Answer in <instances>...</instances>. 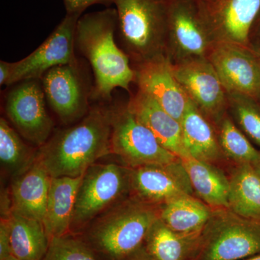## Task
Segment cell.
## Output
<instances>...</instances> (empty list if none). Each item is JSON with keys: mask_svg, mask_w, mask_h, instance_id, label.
Wrapping results in <instances>:
<instances>
[{"mask_svg": "<svg viewBox=\"0 0 260 260\" xmlns=\"http://www.w3.org/2000/svg\"><path fill=\"white\" fill-rule=\"evenodd\" d=\"M41 81L48 105L61 123L75 124L88 114L93 86L79 61L49 70Z\"/></svg>", "mask_w": 260, "mask_h": 260, "instance_id": "cell-9", "label": "cell"}, {"mask_svg": "<svg viewBox=\"0 0 260 260\" xmlns=\"http://www.w3.org/2000/svg\"><path fill=\"white\" fill-rule=\"evenodd\" d=\"M80 16L67 15L54 31L26 57L13 62V71L8 86L23 80L42 79L55 67L73 64L75 55V30Z\"/></svg>", "mask_w": 260, "mask_h": 260, "instance_id": "cell-11", "label": "cell"}, {"mask_svg": "<svg viewBox=\"0 0 260 260\" xmlns=\"http://www.w3.org/2000/svg\"><path fill=\"white\" fill-rule=\"evenodd\" d=\"M34 148L25 144L9 122L0 119V160L2 167L15 177L25 172L37 157Z\"/></svg>", "mask_w": 260, "mask_h": 260, "instance_id": "cell-26", "label": "cell"}, {"mask_svg": "<svg viewBox=\"0 0 260 260\" xmlns=\"http://www.w3.org/2000/svg\"><path fill=\"white\" fill-rule=\"evenodd\" d=\"M2 260H23L19 259V258L16 257V256L13 255L8 256V257L5 258V259Z\"/></svg>", "mask_w": 260, "mask_h": 260, "instance_id": "cell-37", "label": "cell"}, {"mask_svg": "<svg viewBox=\"0 0 260 260\" xmlns=\"http://www.w3.org/2000/svg\"><path fill=\"white\" fill-rule=\"evenodd\" d=\"M10 86L5 95L7 117L19 134L40 148L50 138L54 128V123L47 112L42 81L23 80Z\"/></svg>", "mask_w": 260, "mask_h": 260, "instance_id": "cell-8", "label": "cell"}, {"mask_svg": "<svg viewBox=\"0 0 260 260\" xmlns=\"http://www.w3.org/2000/svg\"><path fill=\"white\" fill-rule=\"evenodd\" d=\"M110 107L111 152L128 167L135 169L179 159L160 145L153 133L131 112L127 104Z\"/></svg>", "mask_w": 260, "mask_h": 260, "instance_id": "cell-7", "label": "cell"}, {"mask_svg": "<svg viewBox=\"0 0 260 260\" xmlns=\"http://www.w3.org/2000/svg\"><path fill=\"white\" fill-rule=\"evenodd\" d=\"M43 260L99 259L83 239L68 234L51 239Z\"/></svg>", "mask_w": 260, "mask_h": 260, "instance_id": "cell-29", "label": "cell"}, {"mask_svg": "<svg viewBox=\"0 0 260 260\" xmlns=\"http://www.w3.org/2000/svg\"><path fill=\"white\" fill-rule=\"evenodd\" d=\"M51 181L47 169L36 158L25 172L15 177L12 185L11 211L43 223Z\"/></svg>", "mask_w": 260, "mask_h": 260, "instance_id": "cell-18", "label": "cell"}, {"mask_svg": "<svg viewBox=\"0 0 260 260\" xmlns=\"http://www.w3.org/2000/svg\"><path fill=\"white\" fill-rule=\"evenodd\" d=\"M228 102L240 129L260 148V103L235 94H228Z\"/></svg>", "mask_w": 260, "mask_h": 260, "instance_id": "cell-28", "label": "cell"}, {"mask_svg": "<svg viewBox=\"0 0 260 260\" xmlns=\"http://www.w3.org/2000/svg\"><path fill=\"white\" fill-rule=\"evenodd\" d=\"M200 238L201 235L174 232L159 218L149 231L143 246L154 260H194Z\"/></svg>", "mask_w": 260, "mask_h": 260, "instance_id": "cell-22", "label": "cell"}, {"mask_svg": "<svg viewBox=\"0 0 260 260\" xmlns=\"http://www.w3.org/2000/svg\"><path fill=\"white\" fill-rule=\"evenodd\" d=\"M250 42L251 47H252V44L260 43V13L255 22H254L252 29H251Z\"/></svg>", "mask_w": 260, "mask_h": 260, "instance_id": "cell-34", "label": "cell"}, {"mask_svg": "<svg viewBox=\"0 0 260 260\" xmlns=\"http://www.w3.org/2000/svg\"><path fill=\"white\" fill-rule=\"evenodd\" d=\"M12 255L23 260H43L49 245L42 221L11 211L7 216Z\"/></svg>", "mask_w": 260, "mask_h": 260, "instance_id": "cell-21", "label": "cell"}, {"mask_svg": "<svg viewBox=\"0 0 260 260\" xmlns=\"http://www.w3.org/2000/svg\"><path fill=\"white\" fill-rule=\"evenodd\" d=\"M193 190L205 203L219 209H229V179L210 162L189 157L181 159Z\"/></svg>", "mask_w": 260, "mask_h": 260, "instance_id": "cell-24", "label": "cell"}, {"mask_svg": "<svg viewBox=\"0 0 260 260\" xmlns=\"http://www.w3.org/2000/svg\"><path fill=\"white\" fill-rule=\"evenodd\" d=\"M117 13L107 9L80 17L75 30V49L88 60L93 73L91 100L112 101L114 89L129 92L135 71L129 57L116 42Z\"/></svg>", "mask_w": 260, "mask_h": 260, "instance_id": "cell-2", "label": "cell"}, {"mask_svg": "<svg viewBox=\"0 0 260 260\" xmlns=\"http://www.w3.org/2000/svg\"><path fill=\"white\" fill-rule=\"evenodd\" d=\"M253 166H254V169H256V172L258 173L260 177V162Z\"/></svg>", "mask_w": 260, "mask_h": 260, "instance_id": "cell-38", "label": "cell"}, {"mask_svg": "<svg viewBox=\"0 0 260 260\" xmlns=\"http://www.w3.org/2000/svg\"><path fill=\"white\" fill-rule=\"evenodd\" d=\"M110 105L97 103L74 125L59 130L39 148L36 158L52 178L79 177L111 152Z\"/></svg>", "mask_w": 260, "mask_h": 260, "instance_id": "cell-1", "label": "cell"}, {"mask_svg": "<svg viewBox=\"0 0 260 260\" xmlns=\"http://www.w3.org/2000/svg\"><path fill=\"white\" fill-rule=\"evenodd\" d=\"M129 185L138 198L148 204L162 205L179 197L194 193L181 158L168 164L132 169Z\"/></svg>", "mask_w": 260, "mask_h": 260, "instance_id": "cell-15", "label": "cell"}, {"mask_svg": "<svg viewBox=\"0 0 260 260\" xmlns=\"http://www.w3.org/2000/svg\"><path fill=\"white\" fill-rule=\"evenodd\" d=\"M260 253V221L233 212L213 213L194 260H244Z\"/></svg>", "mask_w": 260, "mask_h": 260, "instance_id": "cell-5", "label": "cell"}, {"mask_svg": "<svg viewBox=\"0 0 260 260\" xmlns=\"http://www.w3.org/2000/svg\"><path fill=\"white\" fill-rule=\"evenodd\" d=\"M83 176L51 177L43 224L49 242L68 235L72 229L77 194Z\"/></svg>", "mask_w": 260, "mask_h": 260, "instance_id": "cell-19", "label": "cell"}, {"mask_svg": "<svg viewBox=\"0 0 260 260\" xmlns=\"http://www.w3.org/2000/svg\"><path fill=\"white\" fill-rule=\"evenodd\" d=\"M13 71V62L0 61V85H7L9 83Z\"/></svg>", "mask_w": 260, "mask_h": 260, "instance_id": "cell-32", "label": "cell"}, {"mask_svg": "<svg viewBox=\"0 0 260 260\" xmlns=\"http://www.w3.org/2000/svg\"><path fill=\"white\" fill-rule=\"evenodd\" d=\"M12 255L9 230L6 219L2 218L0 224V260Z\"/></svg>", "mask_w": 260, "mask_h": 260, "instance_id": "cell-31", "label": "cell"}, {"mask_svg": "<svg viewBox=\"0 0 260 260\" xmlns=\"http://www.w3.org/2000/svg\"><path fill=\"white\" fill-rule=\"evenodd\" d=\"M121 48L135 64L165 54L167 13L164 0H113Z\"/></svg>", "mask_w": 260, "mask_h": 260, "instance_id": "cell-4", "label": "cell"}, {"mask_svg": "<svg viewBox=\"0 0 260 260\" xmlns=\"http://www.w3.org/2000/svg\"><path fill=\"white\" fill-rule=\"evenodd\" d=\"M228 94L260 103V62L252 48L215 42L208 56Z\"/></svg>", "mask_w": 260, "mask_h": 260, "instance_id": "cell-12", "label": "cell"}, {"mask_svg": "<svg viewBox=\"0 0 260 260\" xmlns=\"http://www.w3.org/2000/svg\"><path fill=\"white\" fill-rule=\"evenodd\" d=\"M166 55L173 63L207 58L215 44L201 1L168 0Z\"/></svg>", "mask_w": 260, "mask_h": 260, "instance_id": "cell-6", "label": "cell"}, {"mask_svg": "<svg viewBox=\"0 0 260 260\" xmlns=\"http://www.w3.org/2000/svg\"><path fill=\"white\" fill-rule=\"evenodd\" d=\"M215 42L252 48L251 29L260 13V0H201Z\"/></svg>", "mask_w": 260, "mask_h": 260, "instance_id": "cell-14", "label": "cell"}, {"mask_svg": "<svg viewBox=\"0 0 260 260\" xmlns=\"http://www.w3.org/2000/svg\"><path fill=\"white\" fill-rule=\"evenodd\" d=\"M210 119L189 100L181 121L184 145L191 158L210 162L223 153Z\"/></svg>", "mask_w": 260, "mask_h": 260, "instance_id": "cell-20", "label": "cell"}, {"mask_svg": "<svg viewBox=\"0 0 260 260\" xmlns=\"http://www.w3.org/2000/svg\"><path fill=\"white\" fill-rule=\"evenodd\" d=\"M218 137L222 150L239 164L255 165L260 162V150L254 148L246 135L226 113L218 121Z\"/></svg>", "mask_w": 260, "mask_h": 260, "instance_id": "cell-27", "label": "cell"}, {"mask_svg": "<svg viewBox=\"0 0 260 260\" xmlns=\"http://www.w3.org/2000/svg\"><path fill=\"white\" fill-rule=\"evenodd\" d=\"M64 3L67 15L80 16L89 7L98 4L109 5L112 4L113 0H64Z\"/></svg>", "mask_w": 260, "mask_h": 260, "instance_id": "cell-30", "label": "cell"}, {"mask_svg": "<svg viewBox=\"0 0 260 260\" xmlns=\"http://www.w3.org/2000/svg\"><path fill=\"white\" fill-rule=\"evenodd\" d=\"M252 49L255 53L256 56H257L260 62V43L259 44H252Z\"/></svg>", "mask_w": 260, "mask_h": 260, "instance_id": "cell-35", "label": "cell"}, {"mask_svg": "<svg viewBox=\"0 0 260 260\" xmlns=\"http://www.w3.org/2000/svg\"><path fill=\"white\" fill-rule=\"evenodd\" d=\"M159 218L160 211L151 204L126 202L99 219L83 240L106 259L122 260L143 246Z\"/></svg>", "mask_w": 260, "mask_h": 260, "instance_id": "cell-3", "label": "cell"}, {"mask_svg": "<svg viewBox=\"0 0 260 260\" xmlns=\"http://www.w3.org/2000/svg\"><path fill=\"white\" fill-rule=\"evenodd\" d=\"M127 106L137 119L153 133L162 147L178 158L190 157L184 145L181 122L166 112L153 98L138 90L130 96Z\"/></svg>", "mask_w": 260, "mask_h": 260, "instance_id": "cell-17", "label": "cell"}, {"mask_svg": "<svg viewBox=\"0 0 260 260\" xmlns=\"http://www.w3.org/2000/svg\"><path fill=\"white\" fill-rule=\"evenodd\" d=\"M129 172L115 164L89 167L77 194L72 229L83 226L119 200L129 185Z\"/></svg>", "mask_w": 260, "mask_h": 260, "instance_id": "cell-10", "label": "cell"}, {"mask_svg": "<svg viewBox=\"0 0 260 260\" xmlns=\"http://www.w3.org/2000/svg\"><path fill=\"white\" fill-rule=\"evenodd\" d=\"M213 213L206 203L196 199L193 195H184L162 204L160 219L174 232L200 236Z\"/></svg>", "mask_w": 260, "mask_h": 260, "instance_id": "cell-23", "label": "cell"}, {"mask_svg": "<svg viewBox=\"0 0 260 260\" xmlns=\"http://www.w3.org/2000/svg\"><path fill=\"white\" fill-rule=\"evenodd\" d=\"M229 203L233 213L260 221V177L252 164H239L233 173Z\"/></svg>", "mask_w": 260, "mask_h": 260, "instance_id": "cell-25", "label": "cell"}, {"mask_svg": "<svg viewBox=\"0 0 260 260\" xmlns=\"http://www.w3.org/2000/svg\"><path fill=\"white\" fill-rule=\"evenodd\" d=\"M244 260H260V253L259 254H256V255L251 256V257L247 258Z\"/></svg>", "mask_w": 260, "mask_h": 260, "instance_id": "cell-36", "label": "cell"}, {"mask_svg": "<svg viewBox=\"0 0 260 260\" xmlns=\"http://www.w3.org/2000/svg\"><path fill=\"white\" fill-rule=\"evenodd\" d=\"M138 90L153 98L171 116L181 122L189 99L174 76L173 62L166 54L136 64Z\"/></svg>", "mask_w": 260, "mask_h": 260, "instance_id": "cell-16", "label": "cell"}, {"mask_svg": "<svg viewBox=\"0 0 260 260\" xmlns=\"http://www.w3.org/2000/svg\"><path fill=\"white\" fill-rule=\"evenodd\" d=\"M173 71L188 99L210 120L217 122L225 114L228 93L208 58L173 63Z\"/></svg>", "mask_w": 260, "mask_h": 260, "instance_id": "cell-13", "label": "cell"}, {"mask_svg": "<svg viewBox=\"0 0 260 260\" xmlns=\"http://www.w3.org/2000/svg\"><path fill=\"white\" fill-rule=\"evenodd\" d=\"M122 260H154L151 257L144 248V246H142L139 249H137L134 252L130 254L129 255L126 256L124 259Z\"/></svg>", "mask_w": 260, "mask_h": 260, "instance_id": "cell-33", "label": "cell"}]
</instances>
